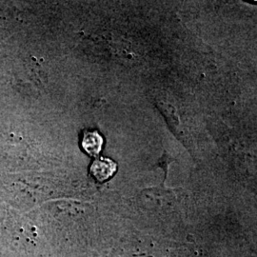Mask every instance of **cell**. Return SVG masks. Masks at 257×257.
Segmentation results:
<instances>
[{"label":"cell","instance_id":"obj_2","mask_svg":"<svg viewBox=\"0 0 257 257\" xmlns=\"http://www.w3.org/2000/svg\"><path fill=\"white\" fill-rule=\"evenodd\" d=\"M103 138L97 132H87L84 134L82 147L86 153L92 156H96L101 151Z\"/></svg>","mask_w":257,"mask_h":257},{"label":"cell","instance_id":"obj_1","mask_svg":"<svg viewBox=\"0 0 257 257\" xmlns=\"http://www.w3.org/2000/svg\"><path fill=\"white\" fill-rule=\"evenodd\" d=\"M116 164L108 158L96 159L91 167L92 175L99 181H105L114 175Z\"/></svg>","mask_w":257,"mask_h":257}]
</instances>
